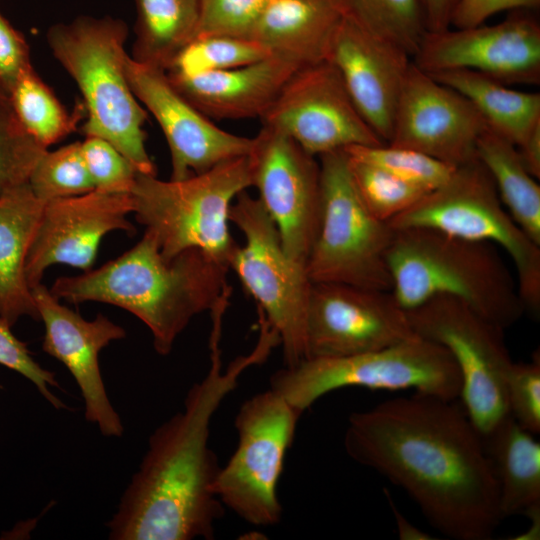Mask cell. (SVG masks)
<instances>
[{"mask_svg": "<svg viewBox=\"0 0 540 540\" xmlns=\"http://www.w3.org/2000/svg\"><path fill=\"white\" fill-rule=\"evenodd\" d=\"M135 41L131 58L166 71L196 34L199 0H134Z\"/></svg>", "mask_w": 540, "mask_h": 540, "instance_id": "28", "label": "cell"}, {"mask_svg": "<svg viewBox=\"0 0 540 540\" xmlns=\"http://www.w3.org/2000/svg\"><path fill=\"white\" fill-rule=\"evenodd\" d=\"M44 205L28 183L0 198V315L11 327L24 316L39 321L25 265Z\"/></svg>", "mask_w": 540, "mask_h": 540, "instance_id": "24", "label": "cell"}, {"mask_svg": "<svg viewBox=\"0 0 540 540\" xmlns=\"http://www.w3.org/2000/svg\"><path fill=\"white\" fill-rule=\"evenodd\" d=\"M11 328L0 315V365L29 380L54 408L67 409L62 400L51 391V387H60L54 372L43 368L33 358L27 344L18 339Z\"/></svg>", "mask_w": 540, "mask_h": 540, "instance_id": "39", "label": "cell"}, {"mask_svg": "<svg viewBox=\"0 0 540 540\" xmlns=\"http://www.w3.org/2000/svg\"><path fill=\"white\" fill-rule=\"evenodd\" d=\"M272 55L250 38L200 36L193 38L174 57L166 73L193 76L245 66Z\"/></svg>", "mask_w": 540, "mask_h": 540, "instance_id": "31", "label": "cell"}, {"mask_svg": "<svg viewBox=\"0 0 540 540\" xmlns=\"http://www.w3.org/2000/svg\"><path fill=\"white\" fill-rule=\"evenodd\" d=\"M426 32H440L451 27V19L459 0H418Z\"/></svg>", "mask_w": 540, "mask_h": 540, "instance_id": "42", "label": "cell"}, {"mask_svg": "<svg viewBox=\"0 0 540 540\" xmlns=\"http://www.w3.org/2000/svg\"><path fill=\"white\" fill-rule=\"evenodd\" d=\"M81 148L94 190L131 193L139 172L116 147L100 137L85 136Z\"/></svg>", "mask_w": 540, "mask_h": 540, "instance_id": "36", "label": "cell"}, {"mask_svg": "<svg viewBox=\"0 0 540 540\" xmlns=\"http://www.w3.org/2000/svg\"><path fill=\"white\" fill-rule=\"evenodd\" d=\"M300 67L277 55L238 68L193 76L167 74L174 87L211 120L260 119Z\"/></svg>", "mask_w": 540, "mask_h": 540, "instance_id": "22", "label": "cell"}, {"mask_svg": "<svg viewBox=\"0 0 540 540\" xmlns=\"http://www.w3.org/2000/svg\"><path fill=\"white\" fill-rule=\"evenodd\" d=\"M294 140L262 125L248 154L252 186L288 256L306 268L321 210L320 164Z\"/></svg>", "mask_w": 540, "mask_h": 540, "instance_id": "13", "label": "cell"}, {"mask_svg": "<svg viewBox=\"0 0 540 540\" xmlns=\"http://www.w3.org/2000/svg\"><path fill=\"white\" fill-rule=\"evenodd\" d=\"M341 19L333 0H268L250 39L302 68L326 60Z\"/></svg>", "mask_w": 540, "mask_h": 540, "instance_id": "23", "label": "cell"}, {"mask_svg": "<svg viewBox=\"0 0 540 540\" xmlns=\"http://www.w3.org/2000/svg\"><path fill=\"white\" fill-rule=\"evenodd\" d=\"M229 222L243 234L229 260L270 325L277 331L285 366L305 359V325L311 281L306 268L283 248L278 229L258 198L246 190L233 201Z\"/></svg>", "mask_w": 540, "mask_h": 540, "instance_id": "10", "label": "cell"}, {"mask_svg": "<svg viewBox=\"0 0 540 540\" xmlns=\"http://www.w3.org/2000/svg\"><path fill=\"white\" fill-rule=\"evenodd\" d=\"M389 506L393 512L398 537L401 540H431L434 539L430 534L420 530L411 524L395 506V503L387 490H384Z\"/></svg>", "mask_w": 540, "mask_h": 540, "instance_id": "44", "label": "cell"}, {"mask_svg": "<svg viewBox=\"0 0 540 540\" xmlns=\"http://www.w3.org/2000/svg\"><path fill=\"white\" fill-rule=\"evenodd\" d=\"M128 26L112 16H78L52 25L46 35L54 58L77 84L85 136L110 142L142 174L156 175L145 146L147 113L125 74Z\"/></svg>", "mask_w": 540, "mask_h": 540, "instance_id": "5", "label": "cell"}, {"mask_svg": "<svg viewBox=\"0 0 540 540\" xmlns=\"http://www.w3.org/2000/svg\"><path fill=\"white\" fill-rule=\"evenodd\" d=\"M301 415L270 388L244 401L236 414L237 446L220 466L214 492L224 507L252 525L281 520L277 488Z\"/></svg>", "mask_w": 540, "mask_h": 540, "instance_id": "11", "label": "cell"}, {"mask_svg": "<svg viewBox=\"0 0 540 540\" xmlns=\"http://www.w3.org/2000/svg\"><path fill=\"white\" fill-rule=\"evenodd\" d=\"M9 100L19 122L45 148L74 131L85 114L83 104L69 113L33 66L21 74Z\"/></svg>", "mask_w": 540, "mask_h": 540, "instance_id": "29", "label": "cell"}, {"mask_svg": "<svg viewBox=\"0 0 540 540\" xmlns=\"http://www.w3.org/2000/svg\"><path fill=\"white\" fill-rule=\"evenodd\" d=\"M30 66V49L24 35L0 12V94L10 98L19 77Z\"/></svg>", "mask_w": 540, "mask_h": 540, "instance_id": "40", "label": "cell"}, {"mask_svg": "<svg viewBox=\"0 0 540 540\" xmlns=\"http://www.w3.org/2000/svg\"><path fill=\"white\" fill-rule=\"evenodd\" d=\"M229 268L200 249L166 260L153 236L144 232L131 249L96 270L63 276L50 288L71 304L101 302L120 307L150 330L155 351L168 355L197 315L211 311L232 288Z\"/></svg>", "mask_w": 540, "mask_h": 540, "instance_id": "3", "label": "cell"}, {"mask_svg": "<svg viewBox=\"0 0 540 540\" xmlns=\"http://www.w3.org/2000/svg\"><path fill=\"white\" fill-rule=\"evenodd\" d=\"M133 213L130 194L88 193L45 203L27 254L25 274L32 289L41 283L48 267L66 264L91 270L103 237L135 227L127 216Z\"/></svg>", "mask_w": 540, "mask_h": 540, "instance_id": "19", "label": "cell"}, {"mask_svg": "<svg viewBox=\"0 0 540 540\" xmlns=\"http://www.w3.org/2000/svg\"><path fill=\"white\" fill-rule=\"evenodd\" d=\"M326 60L339 72L363 119L388 143L411 56L342 17Z\"/></svg>", "mask_w": 540, "mask_h": 540, "instance_id": "21", "label": "cell"}, {"mask_svg": "<svg viewBox=\"0 0 540 540\" xmlns=\"http://www.w3.org/2000/svg\"><path fill=\"white\" fill-rule=\"evenodd\" d=\"M466 97L487 127L518 146L540 123V94L511 89L496 79L467 69L429 74Z\"/></svg>", "mask_w": 540, "mask_h": 540, "instance_id": "26", "label": "cell"}, {"mask_svg": "<svg viewBox=\"0 0 540 540\" xmlns=\"http://www.w3.org/2000/svg\"><path fill=\"white\" fill-rule=\"evenodd\" d=\"M28 184L34 195L45 203L94 190L81 142L67 144L54 151L47 149L35 164Z\"/></svg>", "mask_w": 540, "mask_h": 540, "instance_id": "33", "label": "cell"}, {"mask_svg": "<svg viewBox=\"0 0 540 540\" xmlns=\"http://www.w3.org/2000/svg\"><path fill=\"white\" fill-rule=\"evenodd\" d=\"M506 392L509 414L527 431L540 432V357L534 353L528 363L511 365Z\"/></svg>", "mask_w": 540, "mask_h": 540, "instance_id": "38", "label": "cell"}, {"mask_svg": "<svg viewBox=\"0 0 540 540\" xmlns=\"http://www.w3.org/2000/svg\"><path fill=\"white\" fill-rule=\"evenodd\" d=\"M540 0H459L454 10L451 26L467 28L482 25L492 15L505 10H531Z\"/></svg>", "mask_w": 540, "mask_h": 540, "instance_id": "41", "label": "cell"}, {"mask_svg": "<svg viewBox=\"0 0 540 540\" xmlns=\"http://www.w3.org/2000/svg\"><path fill=\"white\" fill-rule=\"evenodd\" d=\"M321 210L306 272L311 282L391 291L387 252L394 230L360 198L345 150L318 157Z\"/></svg>", "mask_w": 540, "mask_h": 540, "instance_id": "9", "label": "cell"}, {"mask_svg": "<svg viewBox=\"0 0 540 540\" xmlns=\"http://www.w3.org/2000/svg\"><path fill=\"white\" fill-rule=\"evenodd\" d=\"M412 63L427 74L467 69L504 84L540 83V24L529 10L500 23L426 32Z\"/></svg>", "mask_w": 540, "mask_h": 540, "instance_id": "16", "label": "cell"}, {"mask_svg": "<svg viewBox=\"0 0 540 540\" xmlns=\"http://www.w3.org/2000/svg\"><path fill=\"white\" fill-rule=\"evenodd\" d=\"M503 518L540 519V443L509 414L482 435Z\"/></svg>", "mask_w": 540, "mask_h": 540, "instance_id": "25", "label": "cell"}, {"mask_svg": "<svg viewBox=\"0 0 540 540\" xmlns=\"http://www.w3.org/2000/svg\"><path fill=\"white\" fill-rule=\"evenodd\" d=\"M346 154L350 174L360 198L367 209L381 221L390 222L428 193L376 165Z\"/></svg>", "mask_w": 540, "mask_h": 540, "instance_id": "32", "label": "cell"}, {"mask_svg": "<svg viewBox=\"0 0 540 540\" xmlns=\"http://www.w3.org/2000/svg\"><path fill=\"white\" fill-rule=\"evenodd\" d=\"M227 307L211 312L210 367L188 391L184 408L159 425L141 463L107 522L112 540L213 539L223 505L214 492L220 466L209 446L211 420L241 375L280 345L277 331L258 313L255 347L223 367L220 340Z\"/></svg>", "mask_w": 540, "mask_h": 540, "instance_id": "2", "label": "cell"}, {"mask_svg": "<svg viewBox=\"0 0 540 540\" xmlns=\"http://www.w3.org/2000/svg\"><path fill=\"white\" fill-rule=\"evenodd\" d=\"M388 224L393 230L430 229L502 249L514 265L525 311L539 315L540 246L504 209L490 174L477 158L457 166L446 182Z\"/></svg>", "mask_w": 540, "mask_h": 540, "instance_id": "7", "label": "cell"}, {"mask_svg": "<svg viewBox=\"0 0 540 540\" xmlns=\"http://www.w3.org/2000/svg\"><path fill=\"white\" fill-rule=\"evenodd\" d=\"M416 392L352 413L344 448L402 488L437 531L489 540L504 519L481 433L462 402Z\"/></svg>", "mask_w": 540, "mask_h": 540, "instance_id": "1", "label": "cell"}, {"mask_svg": "<svg viewBox=\"0 0 540 540\" xmlns=\"http://www.w3.org/2000/svg\"><path fill=\"white\" fill-rule=\"evenodd\" d=\"M260 121L315 157L352 146L386 144L363 119L327 60L296 70Z\"/></svg>", "mask_w": 540, "mask_h": 540, "instance_id": "14", "label": "cell"}, {"mask_svg": "<svg viewBox=\"0 0 540 540\" xmlns=\"http://www.w3.org/2000/svg\"><path fill=\"white\" fill-rule=\"evenodd\" d=\"M344 150L427 192L446 182L456 168L420 151L389 144L352 146Z\"/></svg>", "mask_w": 540, "mask_h": 540, "instance_id": "34", "label": "cell"}, {"mask_svg": "<svg viewBox=\"0 0 540 540\" xmlns=\"http://www.w3.org/2000/svg\"><path fill=\"white\" fill-rule=\"evenodd\" d=\"M407 315L417 336L451 354L461 375L462 405L481 435L509 415L506 379L513 361L503 328L449 296L432 298Z\"/></svg>", "mask_w": 540, "mask_h": 540, "instance_id": "12", "label": "cell"}, {"mask_svg": "<svg viewBox=\"0 0 540 540\" xmlns=\"http://www.w3.org/2000/svg\"><path fill=\"white\" fill-rule=\"evenodd\" d=\"M486 129L466 97L412 63L386 144L411 148L457 167L476 158L477 141Z\"/></svg>", "mask_w": 540, "mask_h": 540, "instance_id": "18", "label": "cell"}, {"mask_svg": "<svg viewBox=\"0 0 540 540\" xmlns=\"http://www.w3.org/2000/svg\"><path fill=\"white\" fill-rule=\"evenodd\" d=\"M125 74L132 92L158 122L171 156V180H183L249 154L253 137L228 132L191 104L166 71L127 56Z\"/></svg>", "mask_w": 540, "mask_h": 540, "instance_id": "17", "label": "cell"}, {"mask_svg": "<svg viewBox=\"0 0 540 540\" xmlns=\"http://www.w3.org/2000/svg\"><path fill=\"white\" fill-rule=\"evenodd\" d=\"M46 150L19 122L9 98L0 94V198L28 183L35 164Z\"/></svg>", "mask_w": 540, "mask_h": 540, "instance_id": "35", "label": "cell"}, {"mask_svg": "<svg viewBox=\"0 0 540 540\" xmlns=\"http://www.w3.org/2000/svg\"><path fill=\"white\" fill-rule=\"evenodd\" d=\"M476 158L490 174L509 215L540 246V186L517 147L487 127L477 141Z\"/></svg>", "mask_w": 540, "mask_h": 540, "instance_id": "27", "label": "cell"}, {"mask_svg": "<svg viewBox=\"0 0 540 540\" xmlns=\"http://www.w3.org/2000/svg\"><path fill=\"white\" fill-rule=\"evenodd\" d=\"M387 264L391 292L406 311L449 296L504 330L526 312L516 278L490 243L424 228L394 230Z\"/></svg>", "mask_w": 540, "mask_h": 540, "instance_id": "4", "label": "cell"}, {"mask_svg": "<svg viewBox=\"0 0 540 540\" xmlns=\"http://www.w3.org/2000/svg\"><path fill=\"white\" fill-rule=\"evenodd\" d=\"M251 186L246 155L183 180L137 173L130 195L136 220L153 236L166 260L200 249L229 268L237 246L228 226L230 207Z\"/></svg>", "mask_w": 540, "mask_h": 540, "instance_id": "6", "label": "cell"}, {"mask_svg": "<svg viewBox=\"0 0 540 540\" xmlns=\"http://www.w3.org/2000/svg\"><path fill=\"white\" fill-rule=\"evenodd\" d=\"M343 18L412 58L426 33L418 0H333Z\"/></svg>", "mask_w": 540, "mask_h": 540, "instance_id": "30", "label": "cell"}, {"mask_svg": "<svg viewBox=\"0 0 540 540\" xmlns=\"http://www.w3.org/2000/svg\"><path fill=\"white\" fill-rule=\"evenodd\" d=\"M418 337L391 291L311 282L305 325L307 358H334Z\"/></svg>", "mask_w": 540, "mask_h": 540, "instance_id": "15", "label": "cell"}, {"mask_svg": "<svg viewBox=\"0 0 540 540\" xmlns=\"http://www.w3.org/2000/svg\"><path fill=\"white\" fill-rule=\"evenodd\" d=\"M414 389L458 399L462 380L451 354L415 337L381 349L334 358H307L270 377V389L303 413L323 395L345 387Z\"/></svg>", "mask_w": 540, "mask_h": 540, "instance_id": "8", "label": "cell"}, {"mask_svg": "<svg viewBox=\"0 0 540 540\" xmlns=\"http://www.w3.org/2000/svg\"><path fill=\"white\" fill-rule=\"evenodd\" d=\"M521 161L530 175L540 178V123L516 146Z\"/></svg>", "mask_w": 540, "mask_h": 540, "instance_id": "43", "label": "cell"}, {"mask_svg": "<svg viewBox=\"0 0 540 540\" xmlns=\"http://www.w3.org/2000/svg\"><path fill=\"white\" fill-rule=\"evenodd\" d=\"M39 320L44 324L42 349L69 370L78 385L85 419L106 437H121L124 426L113 407L102 378L99 354L126 331L103 314L93 320L60 303L42 283L32 288Z\"/></svg>", "mask_w": 540, "mask_h": 540, "instance_id": "20", "label": "cell"}, {"mask_svg": "<svg viewBox=\"0 0 540 540\" xmlns=\"http://www.w3.org/2000/svg\"><path fill=\"white\" fill-rule=\"evenodd\" d=\"M267 1L199 0L195 37L217 35L250 38Z\"/></svg>", "mask_w": 540, "mask_h": 540, "instance_id": "37", "label": "cell"}]
</instances>
